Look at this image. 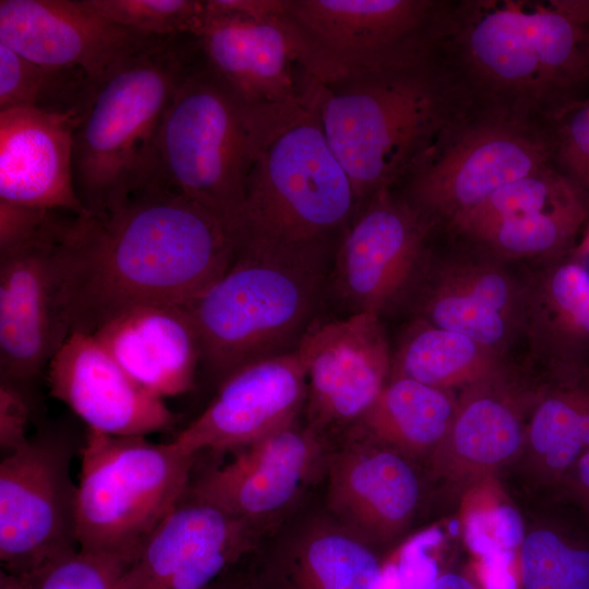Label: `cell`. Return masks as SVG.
I'll list each match as a JSON object with an SVG mask.
<instances>
[{
  "label": "cell",
  "instance_id": "4fadbf2b",
  "mask_svg": "<svg viewBox=\"0 0 589 589\" xmlns=\"http://www.w3.org/2000/svg\"><path fill=\"white\" fill-rule=\"evenodd\" d=\"M430 219L409 200L382 191L358 208L336 251L334 281L353 312L381 315L416 281Z\"/></svg>",
  "mask_w": 589,
  "mask_h": 589
},
{
  "label": "cell",
  "instance_id": "74e56055",
  "mask_svg": "<svg viewBox=\"0 0 589 589\" xmlns=\"http://www.w3.org/2000/svg\"><path fill=\"white\" fill-rule=\"evenodd\" d=\"M556 153L566 177L589 196V98L563 113Z\"/></svg>",
  "mask_w": 589,
  "mask_h": 589
},
{
  "label": "cell",
  "instance_id": "5b68a950",
  "mask_svg": "<svg viewBox=\"0 0 589 589\" xmlns=\"http://www.w3.org/2000/svg\"><path fill=\"white\" fill-rule=\"evenodd\" d=\"M289 112L245 105L208 68L201 52L163 117L148 183L196 202L236 236L257 149Z\"/></svg>",
  "mask_w": 589,
  "mask_h": 589
},
{
  "label": "cell",
  "instance_id": "7c38bea8",
  "mask_svg": "<svg viewBox=\"0 0 589 589\" xmlns=\"http://www.w3.org/2000/svg\"><path fill=\"white\" fill-rule=\"evenodd\" d=\"M549 144L512 122H486L443 143L409 175V201L454 221L500 188L546 167Z\"/></svg>",
  "mask_w": 589,
  "mask_h": 589
},
{
  "label": "cell",
  "instance_id": "ac0fdd59",
  "mask_svg": "<svg viewBox=\"0 0 589 589\" xmlns=\"http://www.w3.org/2000/svg\"><path fill=\"white\" fill-rule=\"evenodd\" d=\"M159 38L125 28L84 0H1L0 43L47 68L80 69L104 82Z\"/></svg>",
  "mask_w": 589,
  "mask_h": 589
},
{
  "label": "cell",
  "instance_id": "e0dca14e",
  "mask_svg": "<svg viewBox=\"0 0 589 589\" xmlns=\"http://www.w3.org/2000/svg\"><path fill=\"white\" fill-rule=\"evenodd\" d=\"M262 534L187 491L143 543L117 589H206L240 565Z\"/></svg>",
  "mask_w": 589,
  "mask_h": 589
},
{
  "label": "cell",
  "instance_id": "7a4b0ae2",
  "mask_svg": "<svg viewBox=\"0 0 589 589\" xmlns=\"http://www.w3.org/2000/svg\"><path fill=\"white\" fill-rule=\"evenodd\" d=\"M434 48L354 76L318 82L313 105L360 205L390 190L447 139L453 87Z\"/></svg>",
  "mask_w": 589,
  "mask_h": 589
},
{
  "label": "cell",
  "instance_id": "e575fe53",
  "mask_svg": "<svg viewBox=\"0 0 589 589\" xmlns=\"http://www.w3.org/2000/svg\"><path fill=\"white\" fill-rule=\"evenodd\" d=\"M469 549L479 557L482 589H518L516 552L525 539L519 513L509 505L471 512L465 525Z\"/></svg>",
  "mask_w": 589,
  "mask_h": 589
},
{
  "label": "cell",
  "instance_id": "603a6c76",
  "mask_svg": "<svg viewBox=\"0 0 589 589\" xmlns=\"http://www.w3.org/2000/svg\"><path fill=\"white\" fill-rule=\"evenodd\" d=\"M81 118L34 107L0 111V200L89 215L73 185V135Z\"/></svg>",
  "mask_w": 589,
  "mask_h": 589
},
{
  "label": "cell",
  "instance_id": "83f0119b",
  "mask_svg": "<svg viewBox=\"0 0 589 589\" xmlns=\"http://www.w3.org/2000/svg\"><path fill=\"white\" fill-rule=\"evenodd\" d=\"M527 316L556 368L589 366V271L579 261L567 254L549 266Z\"/></svg>",
  "mask_w": 589,
  "mask_h": 589
},
{
  "label": "cell",
  "instance_id": "8992f818",
  "mask_svg": "<svg viewBox=\"0 0 589 589\" xmlns=\"http://www.w3.org/2000/svg\"><path fill=\"white\" fill-rule=\"evenodd\" d=\"M324 262L236 243L225 273L183 304L200 369L220 383L243 365L296 350L311 326Z\"/></svg>",
  "mask_w": 589,
  "mask_h": 589
},
{
  "label": "cell",
  "instance_id": "277c9868",
  "mask_svg": "<svg viewBox=\"0 0 589 589\" xmlns=\"http://www.w3.org/2000/svg\"><path fill=\"white\" fill-rule=\"evenodd\" d=\"M359 206L312 103L285 118L261 143L236 242L325 261Z\"/></svg>",
  "mask_w": 589,
  "mask_h": 589
},
{
  "label": "cell",
  "instance_id": "ee69618b",
  "mask_svg": "<svg viewBox=\"0 0 589 589\" xmlns=\"http://www.w3.org/2000/svg\"><path fill=\"white\" fill-rule=\"evenodd\" d=\"M581 232L580 239L576 242L570 255L589 271V219Z\"/></svg>",
  "mask_w": 589,
  "mask_h": 589
},
{
  "label": "cell",
  "instance_id": "30bf717a",
  "mask_svg": "<svg viewBox=\"0 0 589 589\" xmlns=\"http://www.w3.org/2000/svg\"><path fill=\"white\" fill-rule=\"evenodd\" d=\"M426 0H287L285 19L321 84L412 57L435 43Z\"/></svg>",
  "mask_w": 589,
  "mask_h": 589
},
{
  "label": "cell",
  "instance_id": "d6a6232c",
  "mask_svg": "<svg viewBox=\"0 0 589 589\" xmlns=\"http://www.w3.org/2000/svg\"><path fill=\"white\" fill-rule=\"evenodd\" d=\"M519 589H589V539L550 529L519 549Z\"/></svg>",
  "mask_w": 589,
  "mask_h": 589
},
{
  "label": "cell",
  "instance_id": "5bb4252c",
  "mask_svg": "<svg viewBox=\"0 0 589 589\" xmlns=\"http://www.w3.org/2000/svg\"><path fill=\"white\" fill-rule=\"evenodd\" d=\"M329 455L324 435L296 421L193 476L188 491L264 532L326 470Z\"/></svg>",
  "mask_w": 589,
  "mask_h": 589
},
{
  "label": "cell",
  "instance_id": "f546056e",
  "mask_svg": "<svg viewBox=\"0 0 589 589\" xmlns=\"http://www.w3.org/2000/svg\"><path fill=\"white\" fill-rule=\"evenodd\" d=\"M556 372L558 382L536 407L527 438L544 472L561 484L589 450V366Z\"/></svg>",
  "mask_w": 589,
  "mask_h": 589
},
{
  "label": "cell",
  "instance_id": "8d00e7d4",
  "mask_svg": "<svg viewBox=\"0 0 589 589\" xmlns=\"http://www.w3.org/2000/svg\"><path fill=\"white\" fill-rule=\"evenodd\" d=\"M104 17L131 31L168 37L196 35L205 2L195 0H84Z\"/></svg>",
  "mask_w": 589,
  "mask_h": 589
},
{
  "label": "cell",
  "instance_id": "6da1fadb",
  "mask_svg": "<svg viewBox=\"0 0 589 589\" xmlns=\"http://www.w3.org/2000/svg\"><path fill=\"white\" fill-rule=\"evenodd\" d=\"M236 236L213 213L149 183L117 207L76 216L61 263L71 333L92 335L144 304H185L228 268Z\"/></svg>",
  "mask_w": 589,
  "mask_h": 589
},
{
  "label": "cell",
  "instance_id": "484cf974",
  "mask_svg": "<svg viewBox=\"0 0 589 589\" xmlns=\"http://www.w3.org/2000/svg\"><path fill=\"white\" fill-rule=\"evenodd\" d=\"M500 375L466 387L449 430L434 449V467L453 478L480 476L514 458L525 430L518 404Z\"/></svg>",
  "mask_w": 589,
  "mask_h": 589
},
{
  "label": "cell",
  "instance_id": "836d02e7",
  "mask_svg": "<svg viewBox=\"0 0 589 589\" xmlns=\"http://www.w3.org/2000/svg\"><path fill=\"white\" fill-rule=\"evenodd\" d=\"M580 192L566 176L545 167L500 188L452 223L478 239L500 223L550 208Z\"/></svg>",
  "mask_w": 589,
  "mask_h": 589
},
{
  "label": "cell",
  "instance_id": "9c48e42d",
  "mask_svg": "<svg viewBox=\"0 0 589 589\" xmlns=\"http://www.w3.org/2000/svg\"><path fill=\"white\" fill-rule=\"evenodd\" d=\"M75 216L49 211L29 235L0 249V383L29 394L71 333L61 254Z\"/></svg>",
  "mask_w": 589,
  "mask_h": 589
},
{
  "label": "cell",
  "instance_id": "1f68e13d",
  "mask_svg": "<svg viewBox=\"0 0 589 589\" xmlns=\"http://www.w3.org/2000/svg\"><path fill=\"white\" fill-rule=\"evenodd\" d=\"M589 219V196L584 192L550 208L500 223L478 240L510 256L569 254Z\"/></svg>",
  "mask_w": 589,
  "mask_h": 589
},
{
  "label": "cell",
  "instance_id": "9a60e30c",
  "mask_svg": "<svg viewBox=\"0 0 589 589\" xmlns=\"http://www.w3.org/2000/svg\"><path fill=\"white\" fill-rule=\"evenodd\" d=\"M297 351L306 373L309 426H353L372 407L392 375L389 346L380 316L353 312L313 324Z\"/></svg>",
  "mask_w": 589,
  "mask_h": 589
},
{
  "label": "cell",
  "instance_id": "4316f807",
  "mask_svg": "<svg viewBox=\"0 0 589 589\" xmlns=\"http://www.w3.org/2000/svg\"><path fill=\"white\" fill-rule=\"evenodd\" d=\"M456 407L449 390L390 376L351 431L417 457L434 452L449 430Z\"/></svg>",
  "mask_w": 589,
  "mask_h": 589
},
{
  "label": "cell",
  "instance_id": "7402d4cb",
  "mask_svg": "<svg viewBox=\"0 0 589 589\" xmlns=\"http://www.w3.org/2000/svg\"><path fill=\"white\" fill-rule=\"evenodd\" d=\"M407 456L351 431L329 455L326 512L375 550L409 525L419 501V480Z\"/></svg>",
  "mask_w": 589,
  "mask_h": 589
},
{
  "label": "cell",
  "instance_id": "d590c367",
  "mask_svg": "<svg viewBox=\"0 0 589 589\" xmlns=\"http://www.w3.org/2000/svg\"><path fill=\"white\" fill-rule=\"evenodd\" d=\"M131 560L76 550L27 576L0 569V589H117Z\"/></svg>",
  "mask_w": 589,
  "mask_h": 589
},
{
  "label": "cell",
  "instance_id": "ab89813d",
  "mask_svg": "<svg viewBox=\"0 0 589 589\" xmlns=\"http://www.w3.org/2000/svg\"><path fill=\"white\" fill-rule=\"evenodd\" d=\"M287 0H206L205 10L212 14L245 19L284 16Z\"/></svg>",
  "mask_w": 589,
  "mask_h": 589
},
{
  "label": "cell",
  "instance_id": "f1b7e54d",
  "mask_svg": "<svg viewBox=\"0 0 589 589\" xmlns=\"http://www.w3.org/2000/svg\"><path fill=\"white\" fill-rule=\"evenodd\" d=\"M500 353L469 336L418 318L392 359V375L440 389L483 382L500 375Z\"/></svg>",
  "mask_w": 589,
  "mask_h": 589
},
{
  "label": "cell",
  "instance_id": "44dd1931",
  "mask_svg": "<svg viewBox=\"0 0 589 589\" xmlns=\"http://www.w3.org/2000/svg\"><path fill=\"white\" fill-rule=\"evenodd\" d=\"M46 375L50 395L67 405L89 431L146 436L176 422L164 398L136 383L93 335L70 333Z\"/></svg>",
  "mask_w": 589,
  "mask_h": 589
},
{
  "label": "cell",
  "instance_id": "f35d334b",
  "mask_svg": "<svg viewBox=\"0 0 589 589\" xmlns=\"http://www.w3.org/2000/svg\"><path fill=\"white\" fill-rule=\"evenodd\" d=\"M33 409L32 394L0 383V448L2 456L22 446L28 438L27 425Z\"/></svg>",
  "mask_w": 589,
  "mask_h": 589
},
{
  "label": "cell",
  "instance_id": "d4e9b609",
  "mask_svg": "<svg viewBox=\"0 0 589 589\" xmlns=\"http://www.w3.org/2000/svg\"><path fill=\"white\" fill-rule=\"evenodd\" d=\"M527 309V293L503 268L467 262L433 274L419 300V318L500 353L526 320Z\"/></svg>",
  "mask_w": 589,
  "mask_h": 589
},
{
  "label": "cell",
  "instance_id": "4dcf8cb0",
  "mask_svg": "<svg viewBox=\"0 0 589 589\" xmlns=\"http://www.w3.org/2000/svg\"><path fill=\"white\" fill-rule=\"evenodd\" d=\"M97 86L83 70L43 67L0 43V111L34 107L82 118Z\"/></svg>",
  "mask_w": 589,
  "mask_h": 589
},
{
  "label": "cell",
  "instance_id": "b9f144b4",
  "mask_svg": "<svg viewBox=\"0 0 589 589\" xmlns=\"http://www.w3.org/2000/svg\"><path fill=\"white\" fill-rule=\"evenodd\" d=\"M426 589H478V588L466 576L449 572V573L438 575V577Z\"/></svg>",
  "mask_w": 589,
  "mask_h": 589
},
{
  "label": "cell",
  "instance_id": "52a82bcc",
  "mask_svg": "<svg viewBox=\"0 0 589 589\" xmlns=\"http://www.w3.org/2000/svg\"><path fill=\"white\" fill-rule=\"evenodd\" d=\"M80 453L79 548L132 561L187 493L197 456L173 441L89 430Z\"/></svg>",
  "mask_w": 589,
  "mask_h": 589
},
{
  "label": "cell",
  "instance_id": "cb8c5ba5",
  "mask_svg": "<svg viewBox=\"0 0 589 589\" xmlns=\"http://www.w3.org/2000/svg\"><path fill=\"white\" fill-rule=\"evenodd\" d=\"M92 335L149 393L166 398L193 388L201 352L183 304L134 306L115 315Z\"/></svg>",
  "mask_w": 589,
  "mask_h": 589
},
{
  "label": "cell",
  "instance_id": "8fae6325",
  "mask_svg": "<svg viewBox=\"0 0 589 589\" xmlns=\"http://www.w3.org/2000/svg\"><path fill=\"white\" fill-rule=\"evenodd\" d=\"M72 455L64 438L37 434L2 456L1 570L27 576L80 549Z\"/></svg>",
  "mask_w": 589,
  "mask_h": 589
},
{
  "label": "cell",
  "instance_id": "7bdbcfd3",
  "mask_svg": "<svg viewBox=\"0 0 589 589\" xmlns=\"http://www.w3.org/2000/svg\"><path fill=\"white\" fill-rule=\"evenodd\" d=\"M206 589H251L241 564L225 574Z\"/></svg>",
  "mask_w": 589,
  "mask_h": 589
},
{
  "label": "cell",
  "instance_id": "ffe728a7",
  "mask_svg": "<svg viewBox=\"0 0 589 589\" xmlns=\"http://www.w3.org/2000/svg\"><path fill=\"white\" fill-rule=\"evenodd\" d=\"M385 567L327 512L290 519L241 563L251 589H383Z\"/></svg>",
  "mask_w": 589,
  "mask_h": 589
},
{
  "label": "cell",
  "instance_id": "d6986e66",
  "mask_svg": "<svg viewBox=\"0 0 589 589\" xmlns=\"http://www.w3.org/2000/svg\"><path fill=\"white\" fill-rule=\"evenodd\" d=\"M306 389L297 349L254 361L226 376L209 405L171 441L196 456L235 453L296 422Z\"/></svg>",
  "mask_w": 589,
  "mask_h": 589
},
{
  "label": "cell",
  "instance_id": "ba28073f",
  "mask_svg": "<svg viewBox=\"0 0 589 589\" xmlns=\"http://www.w3.org/2000/svg\"><path fill=\"white\" fill-rule=\"evenodd\" d=\"M458 32L470 73L494 94L541 104L589 79V25L569 0L477 1Z\"/></svg>",
  "mask_w": 589,
  "mask_h": 589
},
{
  "label": "cell",
  "instance_id": "3957f363",
  "mask_svg": "<svg viewBox=\"0 0 589 589\" xmlns=\"http://www.w3.org/2000/svg\"><path fill=\"white\" fill-rule=\"evenodd\" d=\"M200 56L194 35L161 37L98 84L73 135V185L88 214L149 182L160 122Z\"/></svg>",
  "mask_w": 589,
  "mask_h": 589
},
{
  "label": "cell",
  "instance_id": "60d3db41",
  "mask_svg": "<svg viewBox=\"0 0 589 589\" xmlns=\"http://www.w3.org/2000/svg\"><path fill=\"white\" fill-rule=\"evenodd\" d=\"M561 485L567 496L589 513V450L576 461Z\"/></svg>",
  "mask_w": 589,
  "mask_h": 589
},
{
  "label": "cell",
  "instance_id": "2e32d148",
  "mask_svg": "<svg viewBox=\"0 0 589 589\" xmlns=\"http://www.w3.org/2000/svg\"><path fill=\"white\" fill-rule=\"evenodd\" d=\"M195 37L208 68L245 105L283 112L312 104L318 82L285 15L245 19L205 10Z\"/></svg>",
  "mask_w": 589,
  "mask_h": 589
}]
</instances>
